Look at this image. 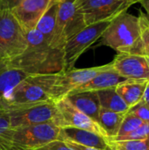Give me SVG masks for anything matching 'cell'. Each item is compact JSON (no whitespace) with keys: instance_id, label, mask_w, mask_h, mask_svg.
<instances>
[{"instance_id":"1","label":"cell","mask_w":149,"mask_h":150,"mask_svg":"<svg viewBox=\"0 0 149 150\" xmlns=\"http://www.w3.org/2000/svg\"><path fill=\"white\" fill-rule=\"evenodd\" d=\"M100 45L110 47L118 53H142L140 18L122 12L112 18L101 36Z\"/></svg>"},{"instance_id":"2","label":"cell","mask_w":149,"mask_h":150,"mask_svg":"<svg viewBox=\"0 0 149 150\" xmlns=\"http://www.w3.org/2000/svg\"><path fill=\"white\" fill-rule=\"evenodd\" d=\"M109 66L110 63L87 69L74 68L55 74L31 75L29 76L32 82L45 91L52 101L57 102L66 98L77 87L90 81L97 74L109 68Z\"/></svg>"},{"instance_id":"3","label":"cell","mask_w":149,"mask_h":150,"mask_svg":"<svg viewBox=\"0 0 149 150\" xmlns=\"http://www.w3.org/2000/svg\"><path fill=\"white\" fill-rule=\"evenodd\" d=\"M9 67L31 75L55 74L64 71L63 49L54 48L49 43L26 47L18 56L6 62Z\"/></svg>"},{"instance_id":"4","label":"cell","mask_w":149,"mask_h":150,"mask_svg":"<svg viewBox=\"0 0 149 150\" xmlns=\"http://www.w3.org/2000/svg\"><path fill=\"white\" fill-rule=\"evenodd\" d=\"M86 25L83 14L76 6V0H59L56 25L50 46L63 49L67 41Z\"/></svg>"},{"instance_id":"5","label":"cell","mask_w":149,"mask_h":150,"mask_svg":"<svg viewBox=\"0 0 149 150\" xmlns=\"http://www.w3.org/2000/svg\"><path fill=\"white\" fill-rule=\"evenodd\" d=\"M61 128L52 123L11 129V141L18 150H38L54 141H61Z\"/></svg>"},{"instance_id":"6","label":"cell","mask_w":149,"mask_h":150,"mask_svg":"<svg viewBox=\"0 0 149 150\" xmlns=\"http://www.w3.org/2000/svg\"><path fill=\"white\" fill-rule=\"evenodd\" d=\"M26 32L11 11H0V59L9 61L21 54L27 47Z\"/></svg>"},{"instance_id":"7","label":"cell","mask_w":149,"mask_h":150,"mask_svg":"<svg viewBox=\"0 0 149 150\" xmlns=\"http://www.w3.org/2000/svg\"><path fill=\"white\" fill-rule=\"evenodd\" d=\"M49 101L45 91L28 76L0 98V111L10 112Z\"/></svg>"},{"instance_id":"8","label":"cell","mask_w":149,"mask_h":150,"mask_svg":"<svg viewBox=\"0 0 149 150\" xmlns=\"http://www.w3.org/2000/svg\"><path fill=\"white\" fill-rule=\"evenodd\" d=\"M141 0H76L77 10L83 14L86 25L111 21L126 11Z\"/></svg>"},{"instance_id":"9","label":"cell","mask_w":149,"mask_h":150,"mask_svg":"<svg viewBox=\"0 0 149 150\" xmlns=\"http://www.w3.org/2000/svg\"><path fill=\"white\" fill-rule=\"evenodd\" d=\"M10 118L11 128H17L32 125L52 123L63 127L60 111L54 101L46 102L28 108L7 112Z\"/></svg>"},{"instance_id":"10","label":"cell","mask_w":149,"mask_h":150,"mask_svg":"<svg viewBox=\"0 0 149 150\" xmlns=\"http://www.w3.org/2000/svg\"><path fill=\"white\" fill-rule=\"evenodd\" d=\"M110 22L111 21H102L88 25L67 41L63 47L64 71L74 69L79 57L101 38Z\"/></svg>"},{"instance_id":"11","label":"cell","mask_w":149,"mask_h":150,"mask_svg":"<svg viewBox=\"0 0 149 150\" xmlns=\"http://www.w3.org/2000/svg\"><path fill=\"white\" fill-rule=\"evenodd\" d=\"M111 63L113 69L126 79L149 81L148 64L143 55L118 53Z\"/></svg>"},{"instance_id":"12","label":"cell","mask_w":149,"mask_h":150,"mask_svg":"<svg viewBox=\"0 0 149 150\" xmlns=\"http://www.w3.org/2000/svg\"><path fill=\"white\" fill-rule=\"evenodd\" d=\"M55 103L61 115L63 127H72L79 129L88 130L103 137L109 138L97 122L75 107L67 98H64Z\"/></svg>"},{"instance_id":"13","label":"cell","mask_w":149,"mask_h":150,"mask_svg":"<svg viewBox=\"0 0 149 150\" xmlns=\"http://www.w3.org/2000/svg\"><path fill=\"white\" fill-rule=\"evenodd\" d=\"M54 0H23L11 11L25 32L34 29Z\"/></svg>"},{"instance_id":"14","label":"cell","mask_w":149,"mask_h":150,"mask_svg":"<svg viewBox=\"0 0 149 150\" xmlns=\"http://www.w3.org/2000/svg\"><path fill=\"white\" fill-rule=\"evenodd\" d=\"M108 139L88 130L72 127H63L61 128V141L62 142H72L79 145L102 150H112Z\"/></svg>"},{"instance_id":"15","label":"cell","mask_w":149,"mask_h":150,"mask_svg":"<svg viewBox=\"0 0 149 150\" xmlns=\"http://www.w3.org/2000/svg\"><path fill=\"white\" fill-rule=\"evenodd\" d=\"M66 98L75 107L98 123V116L101 106L97 91H84L71 92Z\"/></svg>"},{"instance_id":"16","label":"cell","mask_w":149,"mask_h":150,"mask_svg":"<svg viewBox=\"0 0 149 150\" xmlns=\"http://www.w3.org/2000/svg\"><path fill=\"white\" fill-rule=\"evenodd\" d=\"M128 79L120 76L118 72H116L112 63L110 62L109 68L105 69L104 71L97 74L94 78H92L88 83L77 87L71 92H77V91H100L109 88H115L121 83L126 81ZM70 92V93H71Z\"/></svg>"},{"instance_id":"17","label":"cell","mask_w":149,"mask_h":150,"mask_svg":"<svg viewBox=\"0 0 149 150\" xmlns=\"http://www.w3.org/2000/svg\"><path fill=\"white\" fill-rule=\"evenodd\" d=\"M148 81L126 80L119 84L115 89L126 104L130 107L138 104L143 97Z\"/></svg>"},{"instance_id":"18","label":"cell","mask_w":149,"mask_h":150,"mask_svg":"<svg viewBox=\"0 0 149 150\" xmlns=\"http://www.w3.org/2000/svg\"><path fill=\"white\" fill-rule=\"evenodd\" d=\"M115 88L97 91L100 106L116 112H126L129 110V106L118 94Z\"/></svg>"},{"instance_id":"19","label":"cell","mask_w":149,"mask_h":150,"mask_svg":"<svg viewBox=\"0 0 149 150\" xmlns=\"http://www.w3.org/2000/svg\"><path fill=\"white\" fill-rule=\"evenodd\" d=\"M126 112H116L101 108L98 116V124L106 133L109 138L116 137Z\"/></svg>"},{"instance_id":"20","label":"cell","mask_w":149,"mask_h":150,"mask_svg":"<svg viewBox=\"0 0 149 150\" xmlns=\"http://www.w3.org/2000/svg\"><path fill=\"white\" fill-rule=\"evenodd\" d=\"M28 76L24 71L9 67L5 62L0 69V98Z\"/></svg>"},{"instance_id":"21","label":"cell","mask_w":149,"mask_h":150,"mask_svg":"<svg viewBox=\"0 0 149 150\" xmlns=\"http://www.w3.org/2000/svg\"><path fill=\"white\" fill-rule=\"evenodd\" d=\"M57 11H58V1L54 0L43 16L40 18L36 29L40 31L44 37L47 40L49 43L54 36L55 25H56V17H57Z\"/></svg>"},{"instance_id":"22","label":"cell","mask_w":149,"mask_h":150,"mask_svg":"<svg viewBox=\"0 0 149 150\" xmlns=\"http://www.w3.org/2000/svg\"><path fill=\"white\" fill-rule=\"evenodd\" d=\"M11 129L8 113L0 111V150H18L11 141Z\"/></svg>"},{"instance_id":"23","label":"cell","mask_w":149,"mask_h":150,"mask_svg":"<svg viewBox=\"0 0 149 150\" xmlns=\"http://www.w3.org/2000/svg\"><path fill=\"white\" fill-rule=\"evenodd\" d=\"M112 150H149V137L145 140L109 141Z\"/></svg>"},{"instance_id":"24","label":"cell","mask_w":149,"mask_h":150,"mask_svg":"<svg viewBox=\"0 0 149 150\" xmlns=\"http://www.w3.org/2000/svg\"><path fill=\"white\" fill-rule=\"evenodd\" d=\"M144 122L142 120H141L139 118H137L136 116H134L133 114L126 112L125 118L122 121V124L119 127V133L117 134L116 137L113 138H118V137H121L124 136L133 131H134L135 129H137L139 127H141Z\"/></svg>"},{"instance_id":"25","label":"cell","mask_w":149,"mask_h":150,"mask_svg":"<svg viewBox=\"0 0 149 150\" xmlns=\"http://www.w3.org/2000/svg\"><path fill=\"white\" fill-rule=\"evenodd\" d=\"M149 137V123H143L134 131L118 138H109V141H133V140H145Z\"/></svg>"},{"instance_id":"26","label":"cell","mask_w":149,"mask_h":150,"mask_svg":"<svg viewBox=\"0 0 149 150\" xmlns=\"http://www.w3.org/2000/svg\"><path fill=\"white\" fill-rule=\"evenodd\" d=\"M141 44L142 53L141 55L149 54V18L148 16L141 14Z\"/></svg>"},{"instance_id":"27","label":"cell","mask_w":149,"mask_h":150,"mask_svg":"<svg viewBox=\"0 0 149 150\" xmlns=\"http://www.w3.org/2000/svg\"><path fill=\"white\" fill-rule=\"evenodd\" d=\"M128 112L133 114L145 123H149V106L141 99L138 104L129 108Z\"/></svg>"},{"instance_id":"28","label":"cell","mask_w":149,"mask_h":150,"mask_svg":"<svg viewBox=\"0 0 149 150\" xmlns=\"http://www.w3.org/2000/svg\"><path fill=\"white\" fill-rule=\"evenodd\" d=\"M38 150H74L62 141H54Z\"/></svg>"},{"instance_id":"29","label":"cell","mask_w":149,"mask_h":150,"mask_svg":"<svg viewBox=\"0 0 149 150\" xmlns=\"http://www.w3.org/2000/svg\"><path fill=\"white\" fill-rule=\"evenodd\" d=\"M23 0H0V11H11Z\"/></svg>"},{"instance_id":"30","label":"cell","mask_w":149,"mask_h":150,"mask_svg":"<svg viewBox=\"0 0 149 150\" xmlns=\"http://www.w3.org/2000/svg\"><path fill=\"white\" fill-rule=\"evenodd\" d=\"M69 148H71L74 150H102L99 149H96V148H91V147H86V146H83V145H79L77 143L72 142H64Z\"/></svg>"},{"instance_id":"31","label":"cell","mask_w":149,"mask_h":150,"mask_svg":"<svg viewBox=\"0 0 149 150\" xmlns=\"http://www.w3.org/2000/svg\"><path fill=\"white\" fill-rule=\"evenodd\" d=\"M142 100L149 106V81L148 83V84H147L146 90L144 91V94H143V97H142Z\"/></svg>"},{"instance_id":"32","label":"cell","mask_w":149,"mask_h":150,"mask_svg":"<svg viewBox=\"0 0 149 150\" xmlns=\"http://www.w3.org/2000/svg\"><path fill=\"white\" fill-rule=\"evenodd\" d=\"M140 3L141 4L143 8L146 10V11L148 13V18H149V0H141Z\"/></svg>"},{"instance_id":"33","label":"cell","mask_w":149,"mask_h":150,"mask_svg":"<svg viewBox=\"0 0 149 150\" xmlns=\"http://www.w3.org/2000/svg\"><path fill=\"white\" fill-rule=\"evenodd\" d=\"M4 63H5V61H3V60L0 59V69L4 65Z\"/></svg>"},{"instance_id":"34","label":"cell","mask_w":149,"mask_h":150,"mask_svg":"<svg viewBox=\"0 0 149 150\" xmlns=\"http://www.w3.org/2000/svg\"><path fill=\"white\" fill-rule=\"evenodd\" d=\"M143 56H145V58H146V60H147V62H148V67H149V54L143 55Z\"/></svg>"},{"instance_id":"35","label":"cell","mask_w":149,"mask_h":150,"mask_svg":"<svg viewBox=\"0 0 149 150\" xmlns=\"http://www.w3.org/2000/svg\"><path fill=\"white\" fill-rule=\"evenodd\" d=\"M57 1H59V0H57Z\"/></svg>"}]
</instances>
